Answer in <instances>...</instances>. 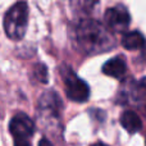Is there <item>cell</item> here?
Wrapping results in <instances>:
<instances>
[{
  "instance_id": "7c38bea8",
  "label": "cell",
  "mask_w": 146,
  "mask_h": 146,
  "mask_svg": "<svg viewBox=\"0 0 146 146\" xmlns=\"http://www.w3.org/2000/svg\"><path fill=\"white\" fill-rule=\"evenodd\" d=\"M38 146H54V145L48 139H41L40 142H38Z\"/></svg>"
},
{
  "instance_id": "4fadbf2b",
  "label": "cell",
  "mask_w": 146,
  "mask_h": 146,
  "mask_svg": "<svg viewBox=\"0 0 146 146\" xmlns=\"http://www.w3.org/2000/svg\"><path fill=\"white\" fill-rule=\"evenodd\" d=\"M91 146H108V145H105V144H94Z\"/></svg>"
},
{
  "instance_id": "277c9868",
  "label": "cell",
  "mask_w": 146,
  "mask_h": 146,
  "mask_svg": "<svg viewBox=\"0 0 146 146\" xmlns=\"http://www.w3.org/2000/svg\"><path fill=\"white\" fill-rule=\"evenodd\" d=\"M9 131L14 140H28L35 132V124L25 113H18L9 123Z\"/></svg>"
},
{
  "instance_id": "3957f363",
  "label": "cell",
  "mask_w": 146,
  "mask_h": 146,
  "mask_svg": "<svg viewBox=\"0 0 146 146\" xmlns=\"http://www.w3.org/2000/svg\"><path fill=\"white\" fill-rule=\"evenodd\" d=\"M62 77L64 80L66 94L69 100L76 103H83L90 96V88L87 83L82 81L71 68L62 69Z\"/></svg>"
},
{
  "instance_id": "ba28073f",
  "label": "cell",
  "mask_w": 146,
  "mask_h": 146,
  "mask_svg": "<svg viewBox=\"0 0 146 146\" xmlns=\"http://www.w3.org/2000/svg\"><path fill=\"white\" fill-rule=\"evenodd\" d=\"M145 44L144 36L141 35L137 31H132L128 32L122 37V46L127 50H137V49H141Z\"/></svg>"
},
{
  "instance_id": "30bf717a",
  "label": "cell",
  "mask_w": 146,
  "mask_h": 146,
  "mask_svg": "<svg viewBox=\"0 0 146 146\" xmlns=\"http://www.w3.org/2000/svg\"><path fill=\"white\" fill-rule=\"evenodd\" d=\"M33 76L36 77V80L40 81L41 83H46L48 82V69L44 64L38 63L33 68Z\"/></svg>"
},
{
  "instance_id": "52a82bcc",
  "label": "cell",
  "mask_w": 146,
  "mask_h": 146,
  "mask_svg": "<svg viewBox=\"0 0 146 146\" xmlns=\"http://www.w3.org/2000/svg\"><path fill=\"white\" fill-rule=\"evenodd\" d=\"M121 124L129 133H136L142 127V122L140 117L132 110L123 111V114L121 115Z\"/></svg>"
},
{
  "instance_id": "8992f818",
  "label": "cell",
  "mask_w": 146,
  "mask_h": 146,
  "mask_svg": "<svg viewBox=\"0 0 146 146\" xmlns=\"http://www.w3.org/2000/svg\"><path fill=\"white\" fill-rule=\"evenodd\" d=\"M126 71H127L126 62H124L121 56H117V58L110 59V60H108L103 66V73L104 74L110 76V77H114V78L123 77Z\"/></svg>"
},
{
  "instance_id": "9c48e42d",
  "label": "cell",
  "mask_w": 146,
  "mask_h": 146,
  "mask_svg": "<svg viewBox=\"0 0 146 146\" xmlns=\"http://www.w3.org/2000/svg\"><path fill=\"white\" fill-rule=\"evenodd\" d=\"M62 103L59 100L58 95L53 91L50 92H45L40 99V106L42 110H48V111H53V113L58 114L59 108H60Z\"/></svg>"
},
{
  "instance_id": "5b68a950",
  "label": "cell",
  "mask_w": 146,
  "mask_h": 146,
  "mask_svg": "<svg viewBox=\"0 0 146 146\" xmlns=\"http://www.w3.org/2000/svg\"><path fill=\"white\" fill-rule=\"evenodd\" d=\"M104 19H105L106 26L117 32L126 30L129 25V14L123 7L109 8L104 14Z\"/></svg>"
},
{
  "instance_id": "7a4b0ae2",
  "label": "cell",
  "mask_w": 146,
  "mask_h": 146,
  "mask_svg": "<svg viewBox=\"0 0 146 146\" xmlns=\"http://www.w3.org/2000/svg\"><path fill=\"white\" fill-rule=\"evenodd\" d=\"M28 25V5L18 1L7 12L4 17V31L12 40H21L26 35Z\"/></svg>"
},
{
  "instance_id": "6da1fadb",
  "label": "cell",
  "mask_w": 146,
  "mask_h": 146,
  "mask_svg": "<svg viewBox=\"0 0 146 146\" xmlns=\"http://www.w3.org/2000/svg\"><path fill=\"white\" fill-rule=\"evenodd\" d=\"M76 41L86 54L103 53L113 46L110 33L99 22L92 19H82L76 27Z\"/></svg>"
},
{
  "instance_id": "8fae6325",
  "label": "cell",
  "mask_w": 146,
  "mask_h": 146,
  "mask_svg": "<svg viewBox=\"0 0 146 146\" xmlns=\"http://www.w3.org/2000/svg\"><path fill=\"white\" fill-rule=\"evenodd\" d=\"M14 146H31L28 140H14Z\"/></svg>"
}]
</instances>
